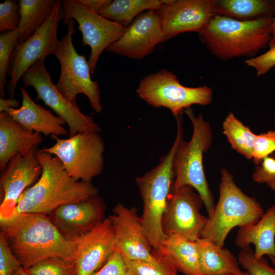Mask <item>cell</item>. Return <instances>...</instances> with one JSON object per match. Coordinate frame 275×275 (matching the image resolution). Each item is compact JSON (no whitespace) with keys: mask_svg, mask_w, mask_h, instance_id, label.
I'll use <instances>...</instances> for the list:
<instances>
[{"mask_svg":"<svg viewBox=\"0 0 275 275\" xmlns=\"http://www.w3.org/2000/svg\"><path fill=\"white\" fill-rule=\"evenodd\" d=\"M0 227L11 252L25 269L51 257L74 262V241L64 237L46 215L16 214L0 221Z\"/></svg>","mask_w":275,"mask_h":275,"instance_id":"6da1fadb","label":"cell"},{"mask_svg":"<svg viewBox=\"0 0 275 275\" xmlns=\"http://www.w3.org/2000/svg\"><path fill=\"white\" fill-rule=\"evenodd\" d=\"M37 154L42 168L41 175L20 196L15 214L47 215L62 205L98 195V189L91 182L76 180L69 176L57 157L41 149Z\"/></svg>","mask_w":275,"mask_h":275,"instance_id":"7a4b0ae2","label":"cell"},{"mask_svg":"<svg viewBox=\"0 0 275 275\" xmlns=\"http://www.w3.org/2000/svg\"><path fill=\"white\" fill-rule=\"evenodd\" d=\"M273 17L239 21L215 14L198 33L200 40L219 60L255 57L271 39Z\"/></svg>","mask_w":275,"mask_h":275,"instance_id":"3957f363","label":"cell"},{"mask_svg":"<svg viewBox=\"0 0 275 275\" xmlns=\"http://www.w3.org/2000/svg\"><path fill=\"white\" fill-rule=\"evenodd\" d=\"M176 119V136L167 154L160 157L158 165L135 179L143 203L141 219L155 253L159 252L162 242L167 237L162 228V218L175 180L174 155L180 140L183 138L182 116Z\"/></svg>","mask_w":275,"mask_h":275,"instance_id":"277c9868","label":"cell"},{"mask_svg":"<svg viewBox=\"0 0 275 275\" xmlns=\"http://www.w3.org/2000/svg\"><path fill=\"white\" fill-rule=\"evenodd\" d=\"M221 173L218 200L207 217L201 237L223 247L233 228L256 223L263 211L255 198L247 196L237 186L227 169H222Z\"/></svg>","mask_w":275,"mask_h":275,"instance_id":"5b68a950","label":"cell"},{"mask_svg":"<svg viewBox=\"0 0 275 275\" xmlns=\"http://www.w3.org/2000/svg\"><path fill=\"white\" fill-rule=\"evenodd\" d=\"M184 112L191 122L193 135L188 142L181 139L176 149L173 159L175 177L173 187L187 185L194 188L201 197L209 215L214 206V200L205 175L203 158L212 144V130L201 113L196 116L191 107Z\"/></svg>","mask_w":275,"mask_h":275,"instance_id":"8992f818","label":"cell"},{"mask_svg":"<svg viewBox=\"0 0 275 275\" xmlns=\"http://www.w3.org/2000/svg\"><path fill=\"white\" fill-rule=\"evenodd\" d=\"M66 25L67 31L59 41L54 55L61 66L60 77L55 86L62 96L74 105H77V95H85L91 107L100 113L103 107L98 82L91 78L85 56L78 54L73 44L72 37L75 32L74 20H69Z\"/></svg>","mask_w":275,"mask_h":275,"instance_id":"52a82bcc","label":"cell"},{"mask_svg":"<svg viewBox=\"0 0 275 275\" xmlns=\"http://www.w3.org/2000/svg\"><path fill=\"white\" fill-rule=\"evenodd\" d=\"M136 92L147 104L168 108L175 118L194 104H210L213 98L210 88L185 87L175 74L165 69L144 77Z\"/></svg>","mask_w":275,"mask_h":275,"instance_id":"ba28073f","label":"cell"},{"mask_svg":"<svg viewBox=\"0 0 275 275\" xmlns=\"http://www.w3.org/2000/svg\"><path fill=\"white\" fill-rule=\"evenodd\" d=\"M55 143L41 150L54 155L69 176L76 180L91 182L104 167V142L98 132H80L67 139L51 135Z\"/></svg>","mask_w":275,"mask_h":275,"instance_id":"9c48e42d","label":"cell"},{"mask_svg":"<svg viewBox=\"0 0 275 275\" xmlns=\"http://www.w3.org/2000/svg\"><path fill=\"white\" fill-rule=\"evenodd\" d=\"M62 3L64 23L75 20L82 34V45L90 47L88 62L91 74H93L102 51L118 40L127 27L106 19L78 0H63Z\"/></svg>","mask_w":275,"mask_h":275,"instance_id":"30bf717a","label":"cell"},{"mask_svg":"<svg viewBox=\"0 0 275 275\" xmlns=\"http://www.w3.org/2000/svg\"><path fill=\"white\" fill-rule=\"evenodd\" d=\"M21 78L25 88L31 86L36 90L37 100H41L67 124L69 137L80 132L101 131L91 116L82 113L77 105L68 101L58 91L45 68L44 59L33 65Z\"/></svg>","mask_w":275,"mask_h":275,"instance_id":"8fae6325","label":"cell"},{"mask_svg":"<svg viewBox=\"0 0 275 275\" xmlns=\"http://www.w3.org/2000/svg\"><path fill=\"white\" fill-rule=\"evenodd\" d=\"M64 19L62 1L57 0L54 9L45 23L26 41L18 44L8 73L7 89L10 98H14L18 82L29 68L39 60L54 55L60 41L59 25Z\"/></svg>","mask_w":275,"mask_h":275,"instance_id":"7c38bea8","label":"cell"},{"mask_svg":"<svg viewBox=\"0 0 275 275\" xmlns=\"http://www.w3.org/2000/svg\"><path fill=\"white\" fill-rule=\"evenodd\" d=\"M203 204L201 197L192 186H172L162 218L165 235H179L193 241L200 238L207 220L200 212Z\"/></svg>","mask_w":275,"mask_h":275,"instance_id":"4fadbf2b","label":"cell"},{"mask_svg":"<svg viewBox=\"0 0 275 275\" xmlns=\"http://www.w3.org/2000/svg\"><path fill=\"white\" fill-rule=\"evenodd\" d=\"M38 150L34 149L25 155L15 154L1 171L0 221L15 215L20 196L40 177L42 168L37 156Z\"/></svg>","mask_w":275,"mask_h":275,"instance_id":"5bb4252c","label":"cell"},{"mask_svg":"<svg viewBox=\"0 0 275 275\" xmlns=\"http://www.w3.org/2000/svg\"><path fill=\"white\" fill-rule=\"evenodd\" d=\"M112 210L113 214L109 217L115 233V249L124 261L141 260L159 263L160 256L153 252L137 209L118 203Z\"/></svg>","mask_w":275,"mask_h":275,"instance_id":"9a60e30c","label":"cell"},{"mask_svg":"<svg viewBox=\"0 0 275 275\" xmlns=\"http://www.w3.org/2000/svg\"><path fill=\"white\" fill-rule=\"evenodd\" d=\"M157 10L164 40L185 32L199 33L215 15L214 0H162Z\"/></svg>","mask_w":275,"mask_h":275,"instance_id":"2e32d148","label":"cell"},{"mask_svg":"<svg viewBox=\"0 0 275 275\" xmlns=\"http://www.w3.org/2000/svg\"><path fill=\"white\" fill-rule=\"evenodd\" d=\"M165 41L157 10L139 15L123 35L106 49L107 51L134 60L142 59Z\"/></svg>","mask_w":275,"mask_h":275,"instance_id":"e0dca14e","label":"cell"},{"mask_svg":"<svg viewBox=\"0 0 275 275\" xmlns=\"http://www.w3.org/2000/svg\"><path fill=\"white\" fill-rule=\"evenodd\" d=\"M105 204L95 195L85 200L62 205L47 215L68 240L87 233L105 219Z\"/></svg>","mask_w":275,"mask_h":275,"instance_id":"ac0fdd59","label":"cell"},{"mask_svg":"<svg viewBox=\"0 0 275 275\" xmlns=\"http://www.w3.org/2000/svg\"><path fill=\"white\" fill-rule=\"evenodd\" d=\"M71 240L75 243L76 275H91L107 261L115 250V238L109 216L89 232Z\"/></svg>","mask_w":275,"mask_h":275,"instance_id":"d6986e66","label":"cell"},{"mask_svg":"<svg viewBox=\"0 0 275 275\" xmlns=\"http://www.w3.org/2000/svg\"><path fill=\"white\" fill-rule=\"evenodd\" d=\"M20 90L22 95L21 106L17 109L10 108L4 112L28 130L45 135L69 134L63 127L66 123L62 118L34 101L24 88H21Z\"/></svg>","mask_w":275,"mask_h":275,"instance_id":"ffe728a7","label":"cell"},{"mask_svg":"<svg viewBox=\"0 0 275 275\" xmlns=\"http://www.w3.org/2000/svg\"><path fill=\"white\" fill-rule=\"evenodd\" d=\"M43 140L41 134L24 128L6 113H0L1 171L14 155L38 149Z\"/></svg>","mask_w":275,"mask_h":275,"instance_id":"44dd1931","label":"cell"},{"mask_svg":"<svg viewBox=\"0 0 275 275\" xmlns=\"http://www.w3.org/2000/svg\"><path fill=\"white\" fill-rule=\"evenodd\" d=\"M253 244L254 256L260 259L267 255L275 258V204L263 213L255 224L240 227L235 244L242 249Z\"/></svg>","mask_w":275,"mask_h":275,"instance_id":"7402d4cb","label":"cell"},{"mask_svg":"<svg viewBox=\"0 0 275 275\" xmlns=\"http://www.w3.org/2000/svg\"><path fill=\"white\" fill-rule=\"evenodd\" d=\"M167 258L184 275H203L196 241L179 235L167 236L157 253Z\"/></svg>","mask_w":275,"mask_h":275,"instance_id":"603a6c76","label":"cell"},{"mask_svg":"<svg viewBox=\"0 0 275 275\" xmlns=\"http://www.w3.org/2000/svg\"><path fill=\"white\" fill-rule=\"evenodd\" d=\"M196 242L203 275H234L242 271L238 259L228 249L201 237Z\"/></svg>","mask_w":275,"mask_h":275,"instance_id":"cb8c5ba5","label":"cell"},{"mask_svg":"<svg viewBox=\"0 0 275 275\" xmlns=\"http://www.w3.org/2000/svg\"><path fill=\"white\" fill-rule=\"evenodd\" d=\"M215 14L239 21H252L274 14V1L214 0Z\"/></svg>","mask_w":275,"mask_h":275,"instance_id":"d4e9b609","label":"cell"},{"mask_svg":"<svg viewBox=\"0 0 275 275\" xmlns=\"http://www.w3.org/2000/svg\"><path fill=\"white\" fill-rule=\"evenodd\" d=\"M57 0H19L20 21L18 29V43L30 38L47 20Z\"/></svg>","mask_w":275,"mask_h":275,"instance_id":"484cf974","label":"cell"},{"mask_svg":"<svg viewBox=\"0 0 275 275\" xmlns=\"http://www.w3.org/2000/svg\"><path fill=\"white\" fill-rule=\"evenodd\" d=\"M162 0H114L97 13L106 19L125 27L144 11L158 10Z\"/></svg>","mask_w":275,"mask_h":275,"instance_id":"4316f807","label":"cell"},{"mask_svg":"<svg viewBox=\"0 0 275 275\" xmlns=\"http://www.w3.org/2000/svg\"><path fill=\"white\" fill-rule=\"evenodd\" d=\"M223 133L232 148L248 159H252L256 134L230 112L223 123Z\"/></svg>","mask_w":275,"mask_h":275,"instance_id":"83f0119b","label":"cell"},{"mask_svg":"<svg viewBox=\"0 0 275 275\" xmlns=\"http://www.w3.org/2000/svg\"><path fill=\"white\" fill-rule=\"evenodd\" d=\"M18 30L4 32L0 35V96L4 98L6 77L12 63L17 45Z\"/></svg>","mask_w":275,"mask_h":275,"instance_id":"f1b7e54d","label":"cell"},{"mask_svg":"<svg viewBox=\"0 0 275 275\" xmlns=\"http://www.w3.org/2000/svg\"><path fill=\"white\" fill-rule=\"evenodd\" d=\"M30 275H76L74 262L57 257L44 259L26 269Z\"/></svg>","mask_w":275,"mask_h":275,"instance_id":"f546056e","label":"cell"},{"mask_svg":"<svg viewBox=\"0 0 275 275\" xmlns=\"http://www.w3.org/2000/svg\"><path fill=\"white\" fill-rule=\"evenodd\" d=\"M158 255L161 260L157 264L141 260L125 261L128 273L129 275H178L177 269L170 260Z\"/></svg>","mask_w":275,"mask_h":275,"instance_id":"4dcf8cb0","label":"cell"},{"mask_svg":"<svg viewBox=\"0 0 275 275\" xmlns=\"http://www.w3.org/2000/svg\"><path fill=\"white\" fill-rule=\"evenodd\" d=\"M238 261L250 275H275V268L269 265L265 258L257 259L250 246L240 249Z\"/></svg>","mask_w":275,"mask_h":275,"instance_id":"1f68e13d","label":"cell"},{"mask_svg":"<svg viewBox=\"0 0 275 275\" xmlns=\"http://www.w3.org/2000/svg\"><path fill=\"white\" fill-rule=\"evenodd\" d=\"M20 21L18 1L6 0L0 4V31L17 30Z\"/></svg>","mask_w":275,"mask_h":275,"instance_id":"d6a6232c","label":"cell"},{"mask_svg":"<svg viewBox=\"0 0 275 275\" xmlns=\"http://www.w3.org/2000/svg\"><path fill=\"white\" fill-rule=\"evenodd\" d=\"M275 151V131L269 130L256 135L252 151V159L256 166Z\"/></svg>","mask_w":275,"mask_h":275,"instance_id":"836d02e7","label":"cell"},{"mask_svg":"<svg viewBox=\"0 0 275 275\" xmlns=\"http://www.w3.org/2000/svg\"><path fill=\"white\" fill-rule=\"evenodd\" d=\"M269 49L260 56L246 60L244 63L254 68L257 77L261 76L275 66V41H270Z\"/></svg>","mask_w":275,"mask_h":275,"instance_id":"e575fe53","label":"cell"},{"mask_svg":"<svg viewBox=\"0 0 275 275\" xmlns=\"http://www.w3.org/2000/svg\"><path fill=\"white\" fill-rule=\"evenodd\" d=\"M260 164L256 166L253 173V180L258 183H265L275 191V158L267 156Z\"/></svg>","mask_w":275,"mask_h":275,"instance_id":"d590c367","label":"cell"},{"mask_svg":"<svg viewBox=\"0 0 275 275\" xmlns=\"http://www.w3.org/2000/svg\"><path fill=\"white\" fill-rule=\"evenodd\" d=\"M21 267L11 252L3 233H0V275H13Z\"/></svg>","mask_w":275,"mask_h":275,"instance_id":"8d00e7d4","label":"cell"},{"mask_svg":"<svg viewBox=\"0 0 275 275\" xmlns=\"http://www.w3.org/2000/svg\"><path fill=\"white\" fill-rule=\"evenodd\" d=\"M91 275H129L125 262L115 249L106 263L98 270Z\"/></svg>","mask_w":275,"mask_h":275,"instance_id":"74e56055","label":"cell"},{"mask_svg":"<svg viewBox=\"0 0 275 275\" xmlns=\"http://www.w3.org/2000/svg\"><path fill=\"white\" fill-rule=\"evenodd\" d=\"M81 3L97 12L109 3L111 0H78Z\"/></svg>","mask_w":275,"mask_h":275,"instance_id":"f35d334b","label":"cell"},{"mask_svg":"<svg viewBox=\"0 0 275 275\" xmlns=\"http://www.w3.org/2000/svg\"><path fill=\"white\" fill-rule=\"evenodd\" d=\"M19 102L16 99L9 97L7 99L0 98V113L10 108H18Z\"/></svg>","mask_w":275,"mask_h":275,"instance_id":"ab89813d","label":"cell"},{"mask_svg":"<svg viewBox=\"0 0 275 275\" xmlns=\"http://www.w3.org/2000/svg\"><path fill=\"white\" fill-rule=\"evenodd\" d=\"M274 17H273L272 23L271 25V39L270 41H275V1H274ZM269 41V42H270Z\"/></svg>","mask_w":275,"mask_h":275,"instance_id":"60d3db41","label":"cell"},{"mask_svg":"<svg viewBox=\"0 0 275 275\" xmlns=\"http://www.w3.org/2000/svg\"><path fill=\"white\" fill-rule=\"evenodd\" d=\"M13 275H30L26 270L21 266L19 267L14 273Z\"/></svg>","mask_w":275,"mask_h":275,"instance_id":"b9f144b4","label":"cell"},{"mask_svg":"<svg viewBox=\"0 0 275 275\" xmlns=\"http://www.w3.org/2000/svg\"><path fill=\"white\" fill-rule=\"evenodd\" d=\"M234 275H250V274L246 271H242L241 272L236 274H234Z\"/></svg>","mask_w":275,"mask_h":275,"instance_id":"7bdbcfd3","label":"cell"},{"mask_svg":"<svg viewBox=\"0 0 275 275\" xmlns=\"http://www.w3.org/2000/svg\"><path fill=\"white\" fill-rule=\"evenodd\" d=\"M270 258L271 259V262L272 263V264H273V265L275 267V258L272 257H270Z\"/></svg>","mask_w":275,"mask_h":275,"instance_id":"ee69618b","label":"cell"}]
</instances>
